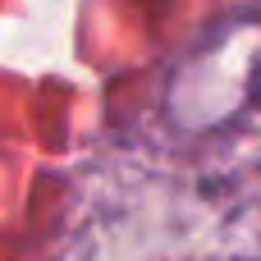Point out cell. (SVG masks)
<instances>
[{"instance_id": "cell-1", "label": "cell", "mask_w": 261, "mask_h": 261, "mask_svg": "<svg viewBox=\"0 0 261 261\" xmlns=\"http://www.w3.org/2000/svg\"><path fill=\"white\" fill-rule=\"evenodd\" d=\"M252 101L261 106V64H257V73H252Z\"/></svg>"}]
</instances>
